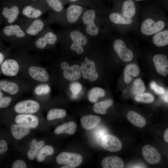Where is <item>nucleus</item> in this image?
<instances>
[{
  "label": "nucleus",
  "mask_w": 168,
  "mask_h": 168,
  "mask_svg": "<svg viewBox=\"0 0 168 168\" xmlns=\"http://www.w3.org/2000/svg\"><path fill=\"white\" fill-rule=\"evenodd\" d=\"M0 88L1 90L11 95L16 94L19 91L17 84L5 80L0 81Z\"/></svg>",
  "instance_id": "cd10ccee"
},
{
  "label": "nucleus",
  "mask_w": 168,
  "mask_h": 168,
  "mask_svg": "<svg viewBox=\"0 0 168 168\" xmlns=\"http://www.w3.org/2000/svg\"><path fill=\"white\" fill-rule=\"evenodd\" d=\"M54 152L53 147L50 145H46L42 148L36 158L37 161L39 162L43 161L48 155H51Z\"/></svg>",
  "instance_id": "c9c22d12"
},
{
  "label": "nucleus",
  "mask_w": 168,
  "mask_h": 168,
  "mask_svg": "<svg viewBox=\"0 0 168 168\" xmlns=\"http://www.w3.org/2000/svg\"><path fill=\"white\" fill-rule=\"evenodd\" d=\"M67 0L69 1H71V2H75L77 1V0Z\"/></svg>",
  "instance_id": "6e6d98bb"
},
{
  "label": "nucleus",
  "mask_w": 168,
  "mask_h": 168,
  "mask_svg": "<svg viewBox=\"0 0 168 168\" xmlns=\"http://www.w3.org/2000/svg\"><path fill=\"white\" fill-rule=\"evenodd\" d=\"M95 17V12L92 9L86 10L82 16L83 21L86 26V32L91 36L96 35L99 33L98 28L94 23Z\"/></svg>",
  "instance_id": "9d476101"
},
{
  "label": "nucleus",
  "mask_w": 168,
  "mask_h": 168,
  "mask_svg": "<svg viewBox=\"0 0 168 168\" xmlns=\"http://www.w3.org/2000/svg\"><path fill=\"white\" fill-rule=\"evenodd\" d=\"M58 39L57 35L48 26L40 35L27 44L30 47L42 50L54 45Z\"/></svg>",
  "instance_id": "20e7f679"
},
{
  "label": "nucleus",
  "mask_w": 168,
  "mask_h": 168,
  "mask_svg": "<svg viewBox=\"0 0 168 168\" xmlns=\"http://www.w3.org/2000/svg\"><path fill=\"white\" fill-rule=\"evenodd\" d=\"M100 118L97 116L89 115L82 117L80 120L82 126L86 130L95 127L100 122Z\"/></svg>",
  "instance_id": "4be33fe9"
},
{
  "label": "nucleus",
  "mask_w": 168,
  "mask_h": 168,
  "mask_svg": "<svg viewBox=\"0 0 168 168\" xmlns=\"http://www.w3.org/2000/svg\"><path fill=\"white\" fill-rule=\"evenodd\" d=\"M30 77L34 80L40 82H46L49 79V74L44 68L32 66L28 69Z\"/></svg>",
  "instance_id": "a211bd4d"
},
{
  "label": "nucleus",
  "mask_w": 168,
  "mask_h": 168,
  "mask_svg": "<svg viewBox=\"0 0 168 168\" xmlns=\"http://www.w3.org/2000/svg\"><path fill=\"white\" fill-rule=\"evenodd\" d=\"M127 118L132 124L139 128H142L146 124V121L145 119L133 111H131L128 112Z\"/></svg>",
  "instance_id": "c85d7f7f"
},
{
  "label": "nucleus",
  "mask_w": 168,
  "mask_h": 168,
  "mask_svg": "<svg viewBox=\"0 0 168 168\" xmlns=\"http://www.w3.org/2000/svg\"><path fill=\"white\" fill-rule=\"evenodd\" d=\"M3 96V94L2 92L0 91V99H1Z\"/></svg>",
  "instance_id": "5fc2aeb1"
},
{
  "label": "nucleus",
  "mask_w": 168,
  "mask_h": 168,
  "mask_svg": "<svg viewBox=\"0 0 168 168\" xmlns=\"http://www.w3.org/2000/svg\"><path fill=\"white\" fill-rule=\"evenodd\" d=\"M156 69L161 75L165 77L168 74V58L165 54H159L153 58Z\"/></svg>",
  "instance_id": "2eb2a0df"
},
{
  "label": "nucleus",
  "mask_w": 168,
  "mask_h": 168,
  "mask_svg": "<svg viewBox=\"0 0 168 168\" xmlns=\"http://www.w3.org/2000/svg\"><path fill=\"white\" fill-rule=\"evenodd\" d=\"M167 28L168 18L165 13L161 12L155 19L147 18L144 20L141 24L140 31L145 36H152Z\"/></svg>",
  "instance_id": "7ed1b4c3"
},
{
  "label": "nucleus",
  "mask_w": 168,
  "mask_h": 168,
  "mask_svg": "<svg viewBox=\"0 0 168 168\" xmlns=\"http://www.w3.org/2000/svg\"><path fill=\"white\" fill-rule=\"evenodd\" d=\"M49 10L45 0H40L31 2L24 6L21 15L23 20H32L40 17Z\"/></svg>",
  "instance_id": "423d86ee"
},
{
  "label": "nucleus",
  "mask_w": 168,
  "mask_h": 168,
  "mask_svg": "<svg viewBox=\"0 0 168 168\" xmlns=\"http://www.w3.org/2000/svg\"><path fill=\"white\" fill-rule=\"evenodd\" d=\"M82 11V7L80 6L75 5H70L64 13L66 21L69 24L75 23L78 19Z\"/></svg>",
  "instance_id": "6ab92c4d"
},
{
  "label": "nucleus",
  "mask_w": 168,
  "mask_h": 168,
  "mask_svg": "<svg viewBox=\"0 0 168 168\" xmlns=\"http://www.w3.org/2000/svg\"><path fill=\"white\" fill-rule=\"evenodd\" d=\"M1 70L4 75L8 77H13L18 73L19 65L17 61L14 59L8 58L4 61L1 64Z\"/></svg>",
  "instance_id": "dca6fc26"
},
{
  "label": "nucleus",
  "mask_w": 168,
  "mask_h": 168,
  "mask_svg": "<svg viewBox=\"0 0 168 168\" xmlns=\"http://www.w3.org/2000/svg\"><path fill=\"white\" fill-rule=\"evenodd\" d=\"M15 122L30 128H36L39 124L38 118L30 114H21L17 115L15 118Z\"/></svg>",
  "instance_id": "f3484780"
},
{
  "label": "nucleus",
  "mask_w": 168,
  "mask_h": 168,
  "mask_svg": "<svg viewBox=\"0 0 168 168\" xmlns=\"http://www.w3.org/2000/svg\"><path fill=\"white\" fill-rule=\"evenodd\" d=\"M109 18L113 23L119 25L130 26L133 22V19L125 17L121 13L113 12L109 15Z\"/></svg>",
  "instance_id": "a878e982"
},
{
  "label": "nucleus",
  "mask_w": 168,
  "mask_h": 168,
  "mask_svg": "<svg viewBox=\"0 0 168 168\" xmlns=\"http://www.w3.org/2000/svg\"><path fill=\"white\" fill-rule=\"evenodd\" d=\"M163 138L164 141L168 143V128H167L164 132Z\"/></svg>",
  "instance_id": "09e8293b"
},
{
  "label": "nucleus",
  "mask_w": 168,
  "mask_h": 168,
  "mask_svg": "<svg viewBox=\"0 0 168 168\" xmlns=\"http://www.w3.org/2000/svg\"><path fill=\"white\" fill-rule=\"evenodd\" d=\"M107 133V130L104 128H101L96 130L95 136L97 141H101L102 138Z\"/></svg>",
  "instance_id": "a19ab883"
},
{
  "label": "nucleus",
  "mask_w": 168,
  "mask_h": 168,
  "mask_svg": "<svg viewBox=\"0 0 168 168\" xmlns=\"http://www.w3.org/2000/svg\"><path fill=\"white\" fill-rule=\"evenodd\" d=\"M69 37L73 43L81 45L86 44L87 42V39L86 36L77 30L71 31L69 34Z\"/></svg>",
  "instance_id": "7c9ffc66"
},
{
  "label": "nucleus",
  "mask_w": 168,
  "mask_h": 168,
  "mask_svg": "<svg viewBox=\"0 0 168 168\" xmlns=\"http://www.w3.org/2000/svg\"><path fill=\"white\" fill-rule=\"evenodd\" d=\"M161 97L165 102L168 104V90L165 91L164 94L161 95Z\"/></svg>",
  "instance_id": "de8ad7c7"
},
{
  "label": "nucleus",
  "mask_w": 168,
  "mask_h": 168,
  "mask_svg": "<svg viewBox=\"0 0 168 168\" xmlns=\"http://www.w3.org/2000/svg\"><path fill=\"white\" fill-rule=\"evenodd\" d=\"M78 94H73L72 96V98L73 99H76L78 96Z\"/></svg>",
  "instance_id": "603ef678"
},
{
  "label": "nucleus",
  "mask_w": 168,
  "mask_h": 168,
  "mask_svg": "<svg viewBox=\"0 0 168 168\" xmlns=\"http://www.w3.org/2000/svg\"><path fill=\"white\" fill-rule=\"evenodd\" d=\"M49 10L54 12L58 13L63 10V4L61 0H45Z\"/></svg>",
  "instance_id": "473e14b6"
},
{
  "label": "nucleus",
  "mask_w": 168,
  "mask_h": 168,
  "mask_svg": "<svg viewBox=\"0 0 168 168\" xmlns=\"http://www.w3.org/2000/svg\"><path fill=\"white\" fill-rule=\"evenodd\" d=\"M84 59L85 61L82 63L80 68L82 76L85 79H88L90 82H94L98 77L96 70L95 64L87 57H85Z\"/></svg>",
  "instance_id": "6e6552de"
},
{
  "label": "nucleus",
  "mask_w": 168,
  "mask_h": 168,
  "mask_svg": "<svg viewBox=\"0 0 168 168\" xmlns=\"http://www.w3.org/2000/svg\"><path fill=\"white\" fill-rule=\"evenodd\" d=\"M30 131V128L17 124H13L11 127L12 134L17 140L20 139L28 134Z\"/></svg>",
  "instance_id": "b1692460"
},
{
  "label": "nucleus",
  "mask_w": 168,
  "mask_h": 168,
  "mask_svg": "<svg viewBox=\"0 0 168 168\" xmlns=\"http://www.w3.org/2000/svg\"><path fill=\"white\" fill-rule=\"evenodd\" d=\"M76 124L73 122H70L60 125L56 128L54 130L56 134L66 133L72 134L76 131Z\"/></svg>",
  "instance_id": "c756f323"
},
{
  "label": "nucleus",
  "mask_w": 168,
  "mask_h": 168,
  "mask_svg": "<svg viewBox=\"0 0 168 168\" xmlns=\"http://www.w3.org/2000/svg\"><path fill=\"white\" fill-rule=\"evenodd\" d=\"M7 150V142L3 140L0 141V154H2L6 152Z\"/></svg>",
  "instance_id": "49530a36"
},
{
  "label": "nucleus",
  "mask_w": 168,
  "mask_h": 168,
  "mask_svg": "<svg viewBox=\"0 0 168 168\" xmlns=\"http://www.w3.org/2000/svg\"><path fill=\"white\" fill-rule=\"evenodd\" d=\"M113 104L112 100L108 99L95 104L93 110L96 113L100 114H105L106 113L107 109Z\"/></svg>",
  "instance_id": "2f4dec72"
},
{
  "label": "nucleus",
  "mask_w": 168,
  "mask_h": 168,
  "mask_svg": "<svg viewBox=\"0 0 168 168\" xmlns=\"http://www.w3.org/2000/svg\"><path fill=\"white\" fill-rule=\"evenodd\" d=\"M56 160L59 164L66 165L73 168L81 163L82 158L78 154L62 152L58 155Z\"/></svg>",
  "instance_id": "0eeeda50"
},
{
  "label": "nucleus",
  "mask_w": 168,
  "mask_h": 168,
  "mask_svg": "<svg viewBox=\"0 0 168 168\" xmlns=\"http://www.w3.org/2000/svg\"><path fill=\"white\" fill-rule=\"evenodd\" d=\"M150 86L151 89L157 94L162 95L165 91L163 87L157 85L154 81H152L150 83Z\"/></svg>",
  "instance_id": "ea45409f"
},
{
  "label": "nucleus",
  "mask_w": 168,
  "mask_h": 168,
  "mask_svg": "<svg viewBox=\"0 0 168 168\" xmlns=\"http://www.w3.org/2000/svg\"><path fill=\"white\" fill-rule=\"evenodd\" d=\"M66 114V111L64 110L53 109L48 112L46 118L48 120H51L55 119L62 118Z\"/></svg>",
  "instance_id": "f704fd0d"
},
{
  "label": "nucleus",
  "mask_w": 168,
  "mask_h": 168,
  "mask_svg": "<svg viewBox=\"0 0 168 168\" xmlns=\"http://www.w3.org/2000/svg\"><path fill=\"white\" fill-rule=\"evenodd\" d=\"M22 20L19 19L18 21L27 35L32 39L40 35L50 24L47 18L40 17L32 20Z\"/></svg>",
  "instance_id": "39448f33"
},
{
  "label": "nucleus",
  "mask_w": 168,
  "mask_h": 168,
  "mask_svg": "<svg viewBox=\"0 0 168 168\" xmlns=\"http://www.w3.org/2000/svg\"><path fill=\"white\" fill-rule=\"evenodd\" d=\"M113 45L115 51L122 60L129 62L132 60L133 57V53L127 48L122 40H115L114 42Z\"/></svg>",
  "instance_id": "9b49d317"
},
{
  "label": "nucleus",
  "mask_w": 168,
  "mask_h": 168,
  "mask_svg": "<svg viewBox=\"0 0 168 168\" xmlns=\"http://www.w3.org/2000/svg\"><path fill=\"white\" fill-rule=\"evenodd\" d=\"M122 14L125 17L133 19L136 14V9L134 2L132 0L125 1L122 5Z\"/></svg>",
  "instance_id": "5701e85b"
},
{
  "label": "nucleus",
  "mask_w": 168,
  "mask_h": 168,
  "mask_svg": "<svg viewBox=\"0 0 168 168\" xmlns=\"http://www.w3.org/2000/svg\"><path fill=\"white\" fill-rule=\"evenodd\" d=\"M61 68L63 70L64 77L70 81H74L79 79L81 77V71L79 67L77 64L70 66L66 62L61 64Z\"/></svg>",
  "instance_id": "ddd939ff"
},
{
  "label": "nucleus",
  "mask_w": 168,
  "mask_h": 168,
  "mask_svg": "<svg viewBox=\"0 0 168 168\" xmlns=\"http://www.w3.org/2000/svg\"><path fill=\"white\" fill-rule=\"evenodd\" d=\"M11 100L12 98L10 97H2L0 100V108H5L7 107Z\"/></svg>",
  "instance_id": "37998d69"
},
{
  "label": "nucleus",
  "mask_w": 168,
  "mask_h": 168,
  "mask_svg": "<svg viewBox=\"0 0 168 168\" xmlns=\"http://www.w3.org/2000/svg\"><path fill=\"white\" fill-rule=\"evenodd\" d=\"M153 44L158 47H162L168 45V28L164 29L152 37Z\"/></svg>",
  "instance_id": "412c9836"
},
{
  "label": "nucleus",
  "mask_w": 168,
  "mask_h": 168,
  "mask_svg": "<svg viewBox=\"0 0 168 168\" xmlns=\"http://www.w3.org/2000/svg\"><path fill=\"white\" fill-rule=\"evenodd\" d=\"M40 108V105L37 102L28 100L18 102L14 109L16 112L18 113L31 114L37 112Z\"/></svg>",
  "instance_id": "1a4fd4ad"
},
{
  "label": "nucleus",
  "mask_w": 168,
  "mask_h": 168,
  "mask_svg": "<svg viewBox=\"0 0 168 168\" xmlns=\"http://www.w3.org/2000/svg\"><path fill=\"white\" fill-rule=\"evenodd\" d=\"M143 156L148 163L155 164L160 161L161 156L157 150L154 147L149 145H145L142 149Z\"/></svg>",
  "instance_id": "4468645a"
},
{
  "label": "nucleus",
  "mask_w": 168,
  "mask_h": 168,
  "mask_svg": "<svg viewBox=\"0 0 168 168\" xmlns=\"http://www.w3.org/2000/svg\"><path fill=\"white\" fill-rule=\"evenodd\" d=\"M24 6L21 0H2L0 10V25H8L16 23Z\"/></svg>",
  "instance_id": "f03ea898"
},
{
  "label": "nucleus",
  "mask_w": 168,
  "mask_h": 168,
  "mask_svg": "<svg viewBox=\"0 0 168 168\" xmlns=\"http://www.w3.org/2000/svg\"><path fill=\"white\" fill-rule=\"evenodd\" d=\"M61 168H72L71 167H70L67 166H63L61 167Z\"/></svg>",
  "instance_id": "864d4df0"
},
{
  "label": "nucleus",
  "mask_w": 168,
  "mask_h": 168,
  "mask_svg": "<svg viewBox=\"0 0 168 168\" xmlns=\"http://www.w3.org/2000/svg\"><path fill=\"white\" fill-rule=\"evenodd\" d=\"M101 145L105 150L111 152H116L120 151L122 148L120 140L116 136L106 134L102 138Z\"/></svg>",
  "instance_id": "f8f14e48"
},
{
  "label": "nucleus",
  "mask_w": 168,
  "mask_h": 168,
  "mask_svg": "<svg viewBox=\"0 0 168 168\" xmlns=\"http://www.w3.org/2000/svg\"><path fill=\"white\" fill-rule=\"evenodd\" d=\"M23 2L24 6L28 4L31 2L36 1L40 0H21Z\"/></svg>",
  "instance_id": "8fccbe9b"
},
{
  "label": "nucleus",
  "mask_w": 168,
  "mask_h": 168,
  "mask_svg": "<svg viewBox=\"0 0 168 168\" xmlns=\"http://www.w3.org/2000/svg\"><path fill=\"white\" fill-rule=\"evenodd\" d=\"M145 86L143 81L140 78L135 80L132 88V92L134 95L142 93L145 91Z\"/></svg>",
  "instance_id": "e433bc0d"
},
{
  "label": "nucleus",
  "mask_w": 168,
  "mask_h": 168,
  "mask_svg": "<svg viewBox=\"0 0 168 168\" xmlns=\"http://www.w3.org/2000/svg\"><path fill=\"white\" fill-rule=\"evenodd\" d=\"M0 39L13 46L27 44L33 39L27 35L18 21L12 24L4 25L1 28Z\"/></svg>",
  "instance_id": "f257e3e1"
},
{
  "label": "nucleus",
  "mask_w": 168,
  "mask_h": 168,
  "mask_svg": "<svg viewBox=\"0 0 168 168\" xmlns=\"http://www.w3.org/2000/svg\"><path fill=\"white\" fill-rule=\"evenodd\" d=\"M82 89V86L79 83L73 82L70 86V89L73 94H78Z\"/></svg>",
  "instance_id": "79ce46f5"
},
{
  "label": "nucleus",
  "mask_w": 168,
  "mask_h": 168,
  "mask_svg": "<svg viewBox=\"0 0 168 168\" xmlns=\"http://www.w3.org/2000/svg\"><path fill=\"white\" fill-rule=\"evenodd\" d=\"M101 165L103 168H123L124 167L123 160L116 156L105 157L102 161Z\"/></svg>",
  "instance_id": "aec40b11"
},
{
  "label": "nucleus",
  "mask_w": 168,
  "mask_h": 168,
  "mask_svg": "<svg viewBox=\"0 0 168 168\" xmlns=\"http://www.w3.org/2000/svg\"><path fill=\"white\" fill-rule=\"evenodd\" d=\"M136 0L137 1H142V0Z\"/></svg>",
  "instance_id": "4d7b16f0"
},
{
  "label": "nucleus",
  "mask_w": 168,
  "mask_h": 168,
  "mask_svg": "<svg viewBox=\"0 0 168 168\" xmlns=\"http://www.w3.org/2000/svg\"><path fill=\"white\" fill-rule=\"evenodd\" d=\"M105 94L104 91L99 87H95L90 90L88 95L89 100L91 102H96L98 98L103 97Z\"/></svg>",
  "instance_id": "72a5a7b5"
},
{
  "label": "nucleus",
  "mask_w": 168,
  "mask_h": 168,
  "mask_svg": "<svg viewBox=\"0 0 168 168\" xmlns=\"http://www.w3.org/2000/svg\"><path fill=\"white\" fill-rule=\"evenodd\" d=\"M44 144L45 142L43 141L36 142L35 139H33L31 141L30 149L27 153L28 158L30 160H34L44 147Z\"/></svg>",
  "instance_id": "bb28decb"
},
{
  "label": "nucleus",
  "mask_w": 168,
  "mask_h": 168,
  "mask_svg": "<svg viewBox=\"0 0 168 168\" xmlns=\"http://www.w3.org/2000/svg\"><path fill=\"white\" fill-rule=\"evenodd\" d=\"M70 48L71 50L76 51L78 54H82L84 51V49L82 45L73 43L71 44Z\"/></svg>",
  "instance_id": "c03bdc74"
},
{
  "label": "nucleus",
  "mask_w": 168,
  "mask_h": 168,
  "mask_svg": "<svg viewBox=\"0 0 168 168\" xmlns=\"http://www.w3.org/2000/svg\"><path fill=\"white\" fill-rule=\"evenodd\" d=\"M50 90V87L48 84H43L37 86L35 89V92L38 95L46 94H48Z\"/></svg>",
  "instance_id": "58836bf2"
},
{
  "label": "nucleus",
  "mask_w": 168,
  "mask_h": 168,
  "mask_svg": "<svg viewBox=\"0 0 168 168\" xmlns=\"http://www.w3.org/2000/svg\"><path fill=\"white\" fill-rule=\"evenodd\" d=\"M5 58L2 54L0 52V64H1L4 61Z\"/></svg>",
  "instance_id": "3c124183"
},
{
  "label": "nucleus",
  "mask_w": 168,
  "mask_h": 168,
  "mask_svg": "<svg viewBox=\"0 0 168 168\" xmlns=\"http://www.w3.org/2000/svg\"><path fill=\"white\" fill-rule=\"evenodd\" d=\"M137 102L144 103H151L154 100V97L149 93H142L136 95L134 98Z\"/></svg>",
  "instance_id": "4c0bfd02"
},
{
  "label": "nucleus",
  "mask_w": 168,
  "mask_h": 168,
  "mask_svg": "<svg viewBox=\"0 0 168 168\" xmlns=\"http://www.w3.org/2000/svg\"><path fill=\"white\" fill-rule=\"evenodd\" d=\"M139 69L138 66L135 64L127 65L124 68V80L127 83H129L133 78L138 76Z\"/></svg>",
  "instance_id": "393cba45"
},
{
  "label": "nucleus",
  "mask_w": 168,
  "mask_h": 168,
  "mask_svg": "<svg viewBox=\"0 0 168 168\" xmlns=\"http://www.w3.org/2000/svg\"><path fill=\"white\" fill-rule=\"evenodd\" d=\"M27 166L26 163L22 160H18L13 163L12 168H26Z\"/></svg>",
  "instance_id": "a18cd8bd"
}]
</instances>
